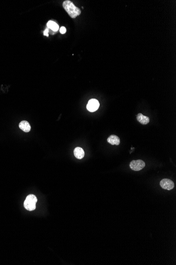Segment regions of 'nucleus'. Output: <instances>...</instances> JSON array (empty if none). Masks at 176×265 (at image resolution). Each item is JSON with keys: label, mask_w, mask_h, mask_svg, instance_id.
<instances>
[{"label": "nucleus", "mask_w": 176, "mask_h": 265, "mask_svg": "<svg viewBox=\"0 0 176 265\" xmlns=\"http://www.w3.org/2000/svg\"><path fill=\"white\" fill-rule=\"evenodd\" d=\"M99 102L96 99H91L88 102V104L86 105V108L88 111L90 112H94L97 111L99 107Z\"/></svg>", "instance_id": "obj_4"}, {"label": "nucleus", "mask_w": 176, "mask_h": 265, "mask_svg": "<svg viewBox=\"0 0 176 265\" xmlns=\"http://www.w3.org/2000/svg\"><path fill=\"white\" fill-rule=\"evenodd\" d=\"M107 141L108 143L112 145H117L118 146L120 143V138L116 135H111L109 136L107 139Z\"/></svg>", "instance_id": "obj_6"}, {"label": "nucleus", "mask_w": 176, "mask_h": 265, "mask_svg": "<svg viewBox=\"0 0 176 265\" xmlns=\"http://www.w3.org/2000/svg\"><path fill=\"white\" fill-rule=\"evenodd\" d=\"M47 26L53 31H57L59 28V26L58 24H56V23L52 21H49L47 23Z\"/></svg>", "instance_id": "obj_10"}, {"label": "nucleus", "mask_w": 176, "mask_h": 265, "mask_svg": "<svg viewBox=\"0 0 176 265\" xmlns=\"http://www.w3.org/2000/svg\"><path fill=\"white\" fill-rule=\"evenodd\" d=\"M60 32L61 34H64L66 32V29L64 26H62L60 29Z\"/></svg>", "instance_id": "obj_11"}, {"label": "nucleus", "mask_w": 176, "mask_h": 265, "mask_svg": "<svg viewBox=\"0 0 176 265\" xmlns=\"http://www.w3.org/2000/svg\"><path fill=\"white\" fill-rule=\"evenodd\" d=\"M137 119L139 122H140L141 124L146 125L148 124L150 121V119L149 117L143 115L141 113H139L137 115Z\"/></svg>", "instance_id": "obj_7"}, {"label": "nucleus", "mask_w": 176, "mask_h": 265, "mask_svg": "<svg viewBox=\"0 0 176 265\" xmlns=\"http://www.w3.org/2000/svg\"><path fill=\"white\" fill-rule=\"evenodd\" d=\"M145 163L141 160H133L130 163V167L135 171H139L145 167Z\"/></svg>", "instance_id": "obj_3"}, {"label": "nucleus", "mask_w": 176, "mask_h": 265, "mask_svg": "<svg viewBox=\"0 0 176 265\" xmlns=\"http://www.w3.org/2000/svg\"><path fill=\"white\" fill-rule=\"evenodd\" d=\"M84 151L82 148L81 147H77L74 150V155L76 158L81 159H82L84 156Z\"/></svg>", "instance_id": "obj_9"}, {"label": "nucleus", "mask_w": 176, "mask_h": 265, "mask_svg": "<svg viewBox=\"0 0 176 265\" xmlns=\"http://www.w3.org/2000/svg\"><path fill=\"white\" fill-rule=\"evenodd\" d=\"M38 201L37 198L33 194H30L26 197L24 202V207L27 210H34L36 208V204Z\"/></svg>", "instance_id": "obj_2"}, {"label": "nucleus", "mask_w": 176, "mask_h": 265, "mask_svg": "<svg viewBox=\"0 0 176 265\" xmlns=\"http://www.w3.org/2000/svg\"><path fill=\"white\" fill-rule=\"evenodd\" d=\"M160 185L162 188L167 190H171L174 188V183L170 179H163L160 181Z\"/></svg>", "instance_id": "obj_5"}, {"label": "nucleus", "mask_w": 176, "mask_h": 265, "mask_svg": "<svg viewBox=\"0 0 176 265\" xmlns=\"http://www.w3.org/2000/svg\"><path fill=\"white\" fill-rule=\"evenodd\" d=\"M48 33H49V29H46L45 31H44L43 34H44V36L48 37V36H49V34H48Z\"/></svg>", "instance_id": "obj_12"}, {"label": "nucleus", "mask_w": 176, "mask_h": 265, "mask_svg": "<svg viewBox=\"0 0 176 265\" xmlns=\"http://www.w3.org/2000/svg\"><path fill=\"white\" fill-rule=\"evenodd\" d=\"M63 7L65 9L70 17L75 19L77 16L80 15L81 11L79 8L75 6L73 2L67 0L63 3Z\"/></svg>", "instance_id": "obj_1"}, {"label": "nucleus", "mask_w": 176, "mask_h": 265, "mask_svg": "<svg viewBox=\"0 0 176 265\" xmlns=\"http://www.w3.org/2000/svg\"><path fill=\"white\" fill-rule=\"evenodd\" d=\"M19 128L25 132H28L31 130V126L30 123L26 121H21L19 123Z\"/></svg>", "instance_id": "obj_8"}]
</instances>
